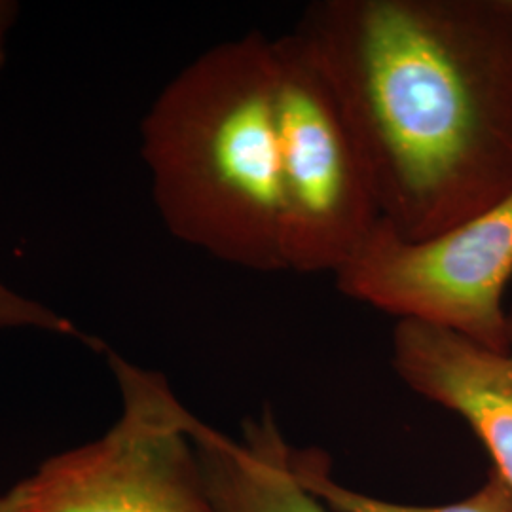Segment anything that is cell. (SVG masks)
Returning <instances> with one entry per match:
<instances>
[{
  "mask_svg": "<svg viewBox=\"0 0 512 512\" xmlns=\"http://www.w3.org/2000/svg\"><path fill=\"white\" fill-rule=\"evenodd\" d=\"M308 42L363 150L380 215L421 239L512 194L507 0H321Z\"/></svg>",
  "mask_w": 512,
  "mask_h": 512,
  "instance_id": "6da1fadb",
  "label": "cell"
},
{
  "mask_svg": "<svg viewBox=\"0 0 512 512\" xmlns=\"http://www.w3.org/2000/svg\"><path fill=\"white\" fill-rule=\"evenodd\" d=\"M167 230L222 262L285 272L274 38L226 40L184 67L143 126Z\"/></svg>",
  "mask_w": 512,
  "mask_h": 512,
  "instance_id": "7a4b0ae2",
  "label": "cell"
},
{
  "mask_svg": "<svg viewBox=\"0 0 512 512\" xmlns=\"http://www.w3.org/2000/svg\"><path fill=\"white\" fill-rule=\"evenodd\" d=\"M285 272L336 274L382 220L363 150L308 42L274 38Z\"/></svg>",
  "mask_w": 512,
  "mask_h": 512,
  "instance_id": "3957f363",
  "label": "cell"
},
{
  "mask_svg": "<svg viewBox=\"0 0 512 512\" xmlns=\"http://www.w3.org/2000/svg\"><path fill=\"white\" fill-rule=\"evenodd\" d=\"M109 363L122 416L0 495V512H213L190 437L196 416L162 374L114 353Z\"/></svg>",
  "mask_w": 512,
  "mask_h": 512,
  "instance_id": "277c9868",
  "label": "cell"
},
{
  "mask_svg": "<svg viewBox=\"0 0 512 512\" xmlns=\"http://www.w3.org/2000/svg\"><path fill=\"white\" fill-rule=\"evenodd\" d=\"M334 277L340 293L399 321L440 327L505 351L512 194L429 238H403L380 220Z\"/></svg>",
  "mask_w": 512,
  "mask_h": 512,
  "instance_id": "5b68a950",
  "label": "cell"
},
{
  "mask_svg": "<svg viewBox=\"0 0 512 512\" xmlns=\"http://www.w3.org/2000/svg\"><path fill=\"white\" fill-rule=\"evenodd\" d=\"M391 346L404 384L465 421L512 490V300L505 351L414 321H397Z\"/></svg>",
  "mask_w": 512,
  "mask_h": 512,
  "instance_id": "8992f818",
  "label": "cell"
},
{
  "mask_svg": "<svg viewBox=\"0 0 512 512\" xmlns=\"http://www.w3.org/2000/svg\"><path fill=\"white\" fill-rule=\"evenodd\" d=\"M190 437L213 512H327L294 475L293 448L270 412L243 425L234 440L194 418Z\"/></svg>",
  "mask_w": 512,
  "mask_h": 512,
  "instance_id": "52a82bcc",
  "label": "cell"
},
{
  "mask_svg": "<svg viewBox=\"0 0 512 512\" xmlns=\"http://www.w3.org/2000/svg\"><path fill=\"white\" fill-rule=\"evenodd\" d=\"M291 465L298 482L332 512H512V490L490 469L484 484L448 505H403L355 492L330 475L329 461L317 450H294Z\"/></svg>",
  "mask_w": 512,
  "mask_h": 512,
  "instance_id": "ba28073f",
  "label": "cell"
},
{
  "mask_svg": "<svg viewBox=\"0 0 512 512\" xmlns=\"http://www.w3.org/2000/svg\"><path fill=\"white\" fill-rule=\"evenodd\" d=\"M8 27H0V69L4 63V35ZM19 327H33L38 330H48L54 334H65L82 340L86 346L97 351H103L105 344L95 340L92 336L76 329V325L69 319L57 315L55 311L38 304L35 300L23 298L21 294L12 293L8 287L0 283V330L19 329Z\"/></svg>",
  "mask_w": 512,
  "mask_h": 512,
  "instance_id": "9c48e42d",
  "label": "cell"
},
{
  "mask_svg": "<svg viewBox=\"0 0 512 512\" xmlns=\"http://www.w3.org/2000/svg\"><path fill=\"white\" fill-rule=\"evenodd\" d=\"M16 6L12 2H2L0 0V27H10L14 21Z\"/></svg>",
  "mask_w": 512,
  "mask_h": 512,
  "instance_id": "30bf717a",
  "label": "cell"
},
{
  "mask_svg": "<svg viewBox=\"0 0 512 512\" xmlns=\"http://www.w3.org/2000/svg\"><path fill=\"white\" fill-rule=\"evenodd\" d=\"M507 4H509V6H511V10H512V0H507Z\"/></svg>",
  "mask_w": 512,
  "mask_h": 512,
  "instance_id": "8fae6325",
  "label": "cell"
}]
</instances>
